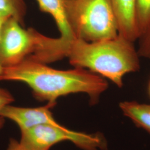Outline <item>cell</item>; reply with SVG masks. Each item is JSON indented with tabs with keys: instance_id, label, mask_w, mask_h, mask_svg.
I'll return each instance as SVG.
<instances>
[{
	"instance_id": "cell-1",
	"label": "cell",
	"mask_w": 150,
	"mask_h": 150,
	"mask_svg": "<svg viewBox=\"0 0 150 150\" xmlns=\"http://www.w3.org/2000/svg\"><path fill=\"white\" fill-rule=\"evenodd\" d=\"M0 80L25 83L35 98L47 103H56L60 97L83 93L89 97L90 105H95L108 87L105 78L89 70L77 67L57 70L29 57L15 66L3 69Z\"/></svg>"
},
{
	"instance_id": "cell-2",
	"label": "cell",
	"mask_w": 150,
	"mask_h": 150,
	"mask_svg": "<svg viewBox=\"0 0 150 150\" xmlns=\"http://www.w3.org/2000/svg\"><path fill=\"white\" fill-rule=\"evenodd\" d=\"M65 57L75 67L89 70L118 88L123 87L125 75L140 70V57L134 42L119 34L92 42L76 39L67 49Z\"/></svg>"
},
{
	"instance_id": "cell-3",
	"label": "cell",
	"mask_w": 150,
	"mask_h": 150,
	"mask_svg": "<svg viewBox=\"0 0 150 150\" xmlns=\"http://www.w3.org/2000/svg\"><path fill=\"white\" fill-rule=\"evenodd\" d=\"M64 15L76 39L96 42L118 35L110 0H63Z\"/></svg>"
},
{
	"instance_id": "cell-4",
	"label": "cell",
	"mask_w": 150,
	"mask_h": 150,
	"mask_svg": "<svg viewBox=\"0 0 150 150\" xmlns=\"http://www.w3.org/2000/svg\"><path fill=\"white\" fill-rule=\"evenodd\" d=\"M20 131V142L31 150H49L66 141L82 150H107L108 147L106 137L101 132L75 131L62 125H40Z\"/></svg>"
},
{
	"instance_id": "cell-5",
	"label": "cell",
	"mask_w": 150,
	"mask_h": 150,
	"mask_svg": "<svg viewBox=\"0 0 150 150\" xmlns=\"http://www.w3.org/2000/svg\"><path fill=\"white\" fill-rule=\"evenodd\" d=\"M40 33L34 28L25 29L13 17H9L0 27V66H15L36 51Z\"/></svg>"
},
{
	"instance_id": "cell-6",
	"label": "cell",
	"mask_w": 150,
	"mask_h": 150,
	"mask_svg": "<svg viewBox=\"0 0 150 150\" xmlns=\"http://www.w3.org/2000/svg\"><path fill=\"white\" fill-rule=\"evenodd\" d=\"M56 104L48 102L44 106L33 108L17 107L9 105L0 110V117L14 122L20 131L40 125L61 126L54 119L51 111Z\"/></svg>"
},
{
	"instance_id": "cell-7",
	"label": "cell",
	"mask_w": 150,
	"mask_h": 150,
	"mask_svg": "<svg viewBox=\"0 0 150 150\" xmlns=\"http://www.w3.org/2000/svg\"><path fill=\"white\" fill-rule=\"evenodd\" d=\"M110 1L117 20L118 34L134 42L139 38L135 22V0Z\"/></svg>"
},
{
	"instance_id": "cell-8",
	"label": "cell",
	"mask_w": 150,
	"mask_h": 150,
	"mask_svg": "<svg viewBox=\"0 0 150 150\" xmlns=\"http://www.w3.org/2000/svg\"><path fill=\"white\" fill-rule=\"evenodd\" d=\"M40 9L53 17L60 32L57 41L62 46H67L75 40L64 15L63 0H37Z\"/></svg>"
},
{
	"instance_id": "cell-9",
	"label": "cell",
	"mask_w": 150,
	"mask_h": 150,
	"mask_svg": "<svg viewBox=\"0 0 150 150\" xmlns=\"http://www.w3.org/2000/svg\"><path fill=\"white\" fill-rule=\"evenodd\" d=\"M119 108L125 116L150 134V104L124 101L119 103Z\"/></svg>"
},
{
	"instance_id": "cell-10",
	"label": "cell",
	"mask_w": 150,
	"mask_h": 150,
	"mask_svg": "<svg viewBox=\"0 0 150 150\" xmlns=\"http://www.w3.org/2000/svg\"><path fill=\"white\" fill-rule=\"evenodd\" d=\"M26 12L25 0H0V14L14 18L23 27Z\"/></svg>"
},
{
	"instance_id": "cell-11",
	"label": "cell",
	"mask_w": 150,
	"mask_h": 150,
	"mask_svg": "<svg viewBox=\"0 0 150 150\" xmlns=\"http://www.w3.org/2000/svg\"><path fill=\"white\" fill-rule=\"evenodd\" d=\"M134 16L139 38L150 26V0H135Z\"/></svg>"
},
{
	"instance_id": "cell-12",
	"label": "cell",
	"mask_w": 150,
	"mask_h": 150,
	"mask_svg": "<svg viewBox=\"0 0 150 150\" xmlns=\"http://www.w3.org/2000/svg\"><path fill=\"white\" fill-rule=\"evenodd\" d=\"M138 40L139 43L137 51L139 57L150 59V25Z\"/></svg>"
},
{
	"instance_id": "cell-13",
	"label": "cell",
	"mask_w": 150,
	"mask_h": 150,
	"mask_svg": "<svg viewBox=\"0 0 150 150\" xmlns=\"http://www.w3.org/2000/svg\"><path fill=\"white\" fill-rule=\"evenodd\" d=\"M15 101L12 95L8 91L0 87V110L6 106L11 105ZM5 118L0 117V129H2L5 124Z\"/></svg>"
},
{
	"instance_id": "cell-14",
	"label": "cell",
	"mask_w": 150,
	"mask_h": 150,
	"mask_svg": "<svg viewBox=\"0 0 150 150\" xmlns=\"http://www.w3.org/2000/svg\"><path fill=\"white\" fill-rule=\"evenodd\" d=\"M7 150H31L22 144L20 141L14 139H10Z\"/></svg>"
},
{
	"instance_id": "cell-15",
	"label": "cell",
	"mask_w": 150,
	"mask_h": 150,
	"mask_svg": "<svg viewBox=\"0 0 150 150\" xmlns=\"http://www.w3.org/2000/svg\"><path fill=\"white\" fill-rule=\"evenodd\" d=\"M10 16H6L5 15H2V14H0V27L1 25L2 24V23L4 22L6 18H7L8 17H9ZM2 71V68L0 66V75L1 74V72Z\"/></svg>"
},
{
	"instance_id": "cell-16",
	"label": "cell",
	"mask_w": 150,
	"mask_h": 150,
	"mask_svg": "<svg viewBox=\"0 0 150 150\" xmlns=\"http://www.w3.org/2000/svg\"><path fill=\"white\" fill-rule=\"evenodd\" d=\"M148 91H149V94L150 97V80L149 83V86H148Z\"/></svg>"
}]
</instances>
